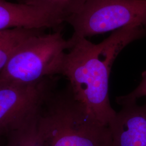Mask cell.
<instances>
[{
    "label": "cell",
    "mask_w": 146,
    "mask_h": 146,
    "mask_svg": "<svg viewBox=\"0 0 146 146\" xmlns=\"http://www.w3.org/2000/svg\"><path fill=\"white\" fill-rule=\"evenodd\" d=\"M122 107L108 125L111 146H146V102Z\"/></svg>",
    "instance_id": "52a82bcc"
},
{
    "label": "cell",
    "mask_w": 146,
    "mask_h": 146,
    "mask_svg": "<svg viewBox=\"0 0 146 146\" xmlns=\"http://www.w3.org/2000/svg\"><path fill=\"white\" fill-rule=\"evenodd\" d=\"M65 22L73 27L74 38L125 27H146V0H87L81 11Z\"/></svg>",
    "instance_id": "277c9868"
},
{
    "label": "cell",
    "mask_w": 146,
    "mask_h": 146,
    "mask_svg": "<svg viewBox=\"0 0 146 146\" xmlns=\"http://www.w3.org/2000/svg\"><path fill=\"white\" fill-rule=\"evenodd\" d=\"M5 137H0V146H3L5 142Z\"/></svg>",
    "instance_id": "7c38bea8"
},
{
    "label": "cell",
    "mask_w": 146,
    "mask_h": 146,
    "mask_svg": "<svg viewBox=\"0 0 146 146\" xmlns=\"http://www.w3.org/2000/svg\"><path fill=\"white\" fill-rule=\"evenodd\" d=\"M146 36V27L128 26L113 31L98 44L84 37L70 38L73 45L64 55L60 75L68 80L74 98L104 125L116 113L109 96L113 63L128 44Z\"/></svg>",
    "instance_id": "6da1fadb"
},
{
    "label": "cell",
    "mask_w": 146,
    "mask_h": 146,
    "mask_svg": "<svg viewBox=\"0 0 146 146\" xmlns=\"http://www.w3.org/2000/svg\"><path fill=\"white\" fill-rule=\"evenodd\" d=\"M87 0H25L28 5L40 6L57 12L66 21L69 17L77 14Z\"/></svg>",
    "instance_id": "30bf717a"
},
{
    "label": "cell",
    "mask_w": 146,
    "mask_h": 146,
    "mask_svg": "<svg viewBox=\"0 0 146 146\" xmlns=\"http://www.w3.org/2000/svg\"><path fill=\"white\" fill-rule=\"evenodd\" d=\"M72 47L60 30L39 32L22 42L0 73V86L31 84L61 74L66 50Z\"/></svg>",
    "instance_id": "3957f363"
},
{
    "label": "cell",
    "mask_w": 146,
    "mask_h": 146,
    "mask_svg": "<svg viewBox=\"0 0 146 146\" xmlns=\"http://www.w3.org/2000/svg\"><path fill=\"white\" fill-rule=\"evenodd\" d=\"M143 96H146V71L142 74L140 84L133 92L125 96L117 98V102L121 106L136 102V100Z\"/></svg>",
    "instance_id": "8fae6325"
},
{
    "label": "cell",
    "mask_w": 146,
    "mask_h": 146,
    "mask_svg": "<svg viewBox=\"0 0 146 146\" xmlns=\"http://www.w3.org/2000/svg\"><path fill=\"white\" fill-rule=\"evenodd\" d=\"M37 125L44 146H111L108 126L74 98L68 85L50 94Z\"/></svg>",
    "instance_id": "7a4b0ae2"
},
{
    "label": "cell",
    "mask_w": 146,
    "mask_h": 146,
    "mask_svg": "<svg viewBox=\"0 0 146 146\" xmlns=\"http://www.w3.org/2000/svg\"><path fill=\"white\" fill-rule=\"evenodd\" d=\"M64 18L45 7L0 0V31L15 28H57Z\"/></svg>",
    "instance_id": "8992f818"
},
{
    "label": "cell",
    "mask_w": 146,
    "mask_h": 146,
    "mask_svg": "<svg viewBox=\"0 0 146 146\" xmlns=\"http://www.w3.org/2000/svg\"><path fill=\"white\" fill-rule=\"evenodd\" d=\"M55 85L52 76L31 84L0 86V137L36 117Z\"/></svg>",
    "instance_id": "5b68a950"
},
{
    "label": "cell",
    "mask_w": 146,
    "mask_h": 146,
    "mask_svg": "<svg viewBox=\"0 0 146 146\" xmlns=\"http://www.w3.org/2000/svg\"><path fill=\"white\" fill-rule=\"evenodd\" d=\"M38 115L5 136L3 146H44L38 128Z\"/></svg>",
    "instance_id": "9c48e42d"
},
{
    "label": "cell",
    "mask_w": 146,
    "mask_h": 146,
    "mask_svg": "<svg viewBox=\"0 0 146 146\" xmlns=\"http://www.w3.org/2000/svg\"><path fill=\"white\" fill-rule=\"evenodd\" d=\"M43 29L15 28L0 31V73L17 48L27 38Z\"/></svg>",
    "instance_id": "ba28073f"
}]
</instances>
